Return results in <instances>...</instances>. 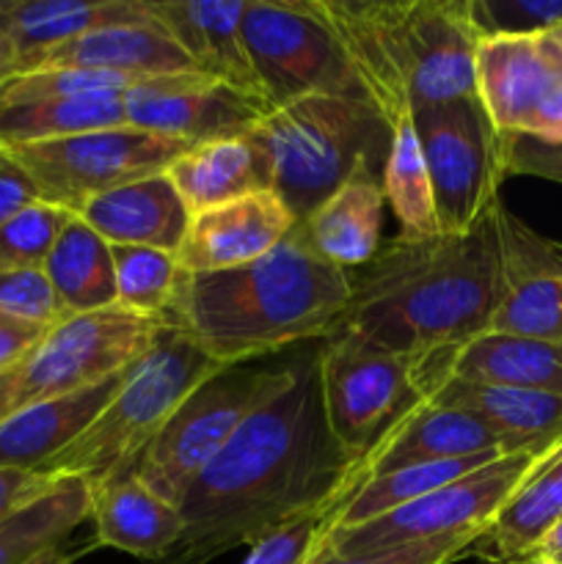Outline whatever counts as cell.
<instances>
[{
  "mask_svg": "<svg viewBox=\"0 0 562 564\" xmlns=\"http://www.w3.org/2000/svg\"><path fill=\"white\" fill-rule=\"evenodd\" d=\"M488 452L505 455L499 441L485 424H479L468 413L424 402L356 468L353 485L397 471V468L419 466V463L461 460V457H477Z\"/></svg>",
  "mask_w": 562,
  "mask_h": 564,
  "instance_id": "obj_25",
  "label": "cell"
},
{
  "mask_svg": "<svg viewBox=\"0 0 562 564\" xmlns=\"http://www.w3.org/2000/svg\"><path fill=\"white\" fill-rule=\"evenodd\" d=\"M527 564H556V562H543V560H534V562H527Z\"/></svg>",
  "mask_w": 562,
  "mask_h": 564,
  "instance_id": "obj_51",
  "label": "cell"
},
{
  "mask_svg": "<svg viewBox=\"0 0 562 564\" xmlns=\"http://www.w3.org/2000/svg\"><path fill=\"white\" fill-rule=\"evenodd\" d=\"M270 171V191L298 224L356 176L383 185L391 149L389 119L350 97H303L262 116L251 130Z\"/></svg>",
  "mask_w": 562,
  "mask_h": 564,
  "instance_id": "obj_4",
  "label": "cell"
},
{
  "mask_svg": "<svg viewBox=\"0 0 562 564\" xmlns=\"http://www.w3.org/2000/svg\"><path fill=\"white\" fill-rule=\"evenodd\" d=\"M339 501L317 507V510L298 516L295 521L279 527L275 532L264 534L262 540L251 545L242 564H314L320 551H323L325 538L336 527Z\"/></svg>",
  "mask_w": 562,
  "mask_h": 564,
  "instance_id": "obj_39",
  "label": "cell"
},
{
  "mask_svg": "<svg viewBox=\"0 0 562 564\" xmlns=\"http://www.w3.org/2000/svg\"><path fill=\"white\" fill-rule=\"evenodd\" d=\"M72 213L36 202L0 226V273L42 268Z\"/></svg>",
  "mask_w": 562,
  "mask_h": 564,
  "instance_id": "obj_37",
  "label": "cell"
},
{
  "mask_svg": "<svg viewBox=\"0 0 562 564\" xmlns=\"http://www.w3.org/2000/svg\"><path fill=\"white\" fill-rule=\"evenodd\" d=\"M433 185L441 235H468L499 202L501 132L477 94L411 113Z\"/></svg>",
  "mask_w": 562,
  "mask_h": 564,
  "instance_id": "obj_11",
  "label": "cell"
},
{
  "mask_svg": "<svg viewBox=\"0 0 562 564\" xmlns=\"http://www.w3.org/2000/svg\"><path fill=\"white\" fill-rule=\"evenodd\" d=\"M91 494L97 545H108L154 564L180 543L185 532L180 507L152 494L132 471L97 485Z\"/></svg>",
  "mask_w": 562,
  "mask_h": 564,
  "instance_id": "obj_24",
  "label": "cell"
},
{
  "mask_svg": "<svg viewBox=\"0 0 562 564\" xmlns=\"http://www.w3.org/2000/svg\"><path fill=\"white\" fill-rule=\"evenodd\" d=\"M149 9L202 75L268 105L242 39L246 0H149Z\"/></svg>",
  "mask_w": 562,
  "mask_h": 564,
  "instance_id": "obj_19",
  "label": "cell"
},
{
  "mask_svg": "<svg viewBox=\"0 0 562 564\" xmlns=\"http://www.w3.org/2000/svg\"><path fill=\"white\" fill-rule=\"evenodd\" d=\"M127 121L191 147L251 135L268 108L204 75L160 77L125 97Z\"/></svg>",
  "mask_w": 562,
  "mask_h": 564,
  "instance_id": "obj_15",
  "label": "cell"
},
{
  "mask_svg": "<svg viewBox=\"0 0 562 564\" xmlns=\"http://www.w3.org/2000/svg\"><path fill=\"white\" fill-rule=\"evenodd\" d=\"M545 42H549V47H551V50H554L556 61H560V66H562V25H560V28H556V31L545 33Z\"/></svg>",
  "mask_w": 562,
  "mask_h": 564,
  "instance_id": "obj_49",
  "label": "cell"
},
{
  "mask_svg": "<svg viewBox=\"0 0 562 564\" xmlns=\"http://www.w3.org/2000/svg\"><path fill=\"white\" fill-rule=\"evenodd\" d=\"M110 246H147L180 251L191 209L165 174L147 176L91 198L77 213Z\"/></svg>",
  "mask_w": 562,
  "mask_h": 564,
  "instance_id": "obj_23",
  "label": "cell"
},
{
  "mask_svg": "<svg viewBox=\"0 0 562 564\" xmlns=\"http://www.w3.org/2000/svg\"><path fill=\"white\" fill-rule=\"evenodd\" d=\"M325 422L356 468L417 411L424 394L408 358L336 330L317 350Z\"/></svg>",
  "mask_w": 562,
  "mask_h": 564,
  "instance_id": "obj_8",
  "label": "cell"
},
{
  "mask_svg": "<svg viewBox=\"0 0 562 564\" xmlns=\"http://www.w3.org/2000/svg\"><path fill=\"white\" fill-rule=\"evenodd\" d=\"M121 380L125 372L77 394L36 402L0 419V468L47 471L50 463L91 427Z\"/></svg>",
  "mask_w": 562,
  "mask_h": 564,
  "instance_id": "obj_22",
  "label": "cell"
},
{
  "mask_svg": "<svg viewBox=\"0 0 562 564\" xmlns=\"http://www.w3.org/2000/svg\"><path fill=\"white\" fill-rule=\"evenodd\" d=\"M499 303L494 207L468 235L395 237L350 273L339 330L419 364L485 334Z\"/></svg>",
  "mask_w": 562,
  "mask_h": 564,
  "instance_id": "obj_2",
  "label": "cell"
},
{
  "mask_svg": "<svg viewBox=\"0 0 562 564\" xmlns=\"http://www.w3.org/2000/svg\"><path fill=\"white\" fill-rule=\"evenodd\" d=\"M534 560L562 564V518L549 529V532H545V538L538 543V549H534L532 560L529 562H534Z\"/></svg>",
  "mask_w": 562,
  "mask_h": 564,
  "instance_id": "obj_46",
  "label": "cell"
},
{
  "mask_svg": "<svg viewBox=\"0 0 562 564\" xmlns=\"http://www.w3.org/2000/svg\"><path fill=\"white\" fill-rule=\"evenodd\" d=\"M353 479L356 463L325 422L317 352L295 356L284 383L193 479L180 501L185 532L154 564H209L237 545H253L298 516L339 501Z\"/></svg>",
  "mask_w": 562,
  "mask_h": 564,
  "instance_id": "obj_1",
  "label": "cell"
},
{
  "mask_svg": "<svg viewBox=\"0 0 562 564\" xmlns=\"http://www.w3.org/2000/svg\"><path fill=\"white\" fill-rule=\"evenodd\" d=\"M477 543L479 538L474 534H450V538L422 540V543L400 545V549L367 556H331L320 551L314 564H450L466 556Z\"/></svg>",
  "mask_w": 562,
  "mask_h": 564,
  "instance_id": "obj_41",
  "label": "cell"
},
{
  "mask_svg": "<svg viewBox=\"0 0 562 564\" xmlns=\"http://www.w3.org/2000/svg\"><path fill=\"white\" fill-rule=\"evenodd\" d=\"M20 75V53L6 33H0V88Z\"/></svg>",
  "mask_w": 562,
  "mask_h": 564,
  "instance_id": "obj_47",
  "label": "cell"
},
{
  "mask_svg": "<svg viewBox=\"0 0 562 564\" xmlns=\"http://www.w3.org/2000/svg\"><path fill=\"white\" fill-rule=\"evenodd\" d=\"M80 554H86V551H69L66 545H55V549L44 551V554H39L36 560L25 564H75V560Z\"/></svg>",
  "mask_w": 562,
  "mask_h": 564,
  "instance_id": "obj_48",
  "label": "cell"
},
{
  "mask_svg": "<svg viewBox=\"0 0 562 564\" xmlns=\"http://www.w3.org/2000/svg\"><path fill=\"white\" fill-rule=\"evenodd\" d=\"M295 215L273 191L191 215L176 251L182 273H218L257 262L295 229Z\"/></svg>",
  "mask_w": 562,
  "mask_h": 564,
  "instance_id": "obj_18",
  "label": "cell"
},
{
  "mask_svg": "<svg viewBox=\"0 0 562 564\" xmlns=\"http://www.w3.org/2000/svg\"><path fill=\"white\" fill-rule=\"evenodd\" d=\"M350 303V273L314 251L301 224L257 262L182 273L165 323L220 367L253 364L301 341L331 339Z\"/></svg>",
  "mask_w": 562,
  "mask_h": 564,
  "instance_id": "obj_3",
  "label": "cell"
},
{
  "mask_svg": "<svg viewBox=\"0 0 562 564\" xmlns=\"http://www.w3.org/2000/svg\"><path fill=\"white\" fill-rule=\"evenodd\" d=\"M191 215L270 191V171L251 138L191 147L165 171Z\"/></svg>",
  "mask_w": 562,
  "mask_h": 564,
  "instance_id": "obj_28",
  "label": "cell"
},
{
  "mask_svg": "<svg viewBox=\"0 0 562 564\" xmlns=\"http://www.w3.org/2000/svg\"><path fill=\"white\" fill-rule=\"evenodd\" d=\"M11 0H0V33H6V20H9Z\"/></svg>",
  "mask_w": 562,
  "mask_h": 564,
  "instance_id": "obj_50",
  "label": "cell"
},
{
  "mask_svg": "<svg viewBox=\"0 0 562 564\" xmlns=\"http://www.w3.org/2000/svg\"><path fill=\"white\" fill-rule=\"evenodd\" d=\"M152 20L149 0H11L6 36L25 61L44 50L88 36L116 25H138Z\"/></svg>",
  "mask_w": 562,
  "mask_h": 564,
  "instance_id": "obj_26",
  "label": "cell"
},
{
  "mask_svg": "<svg viewBox=\"0 0 562 564\" xmlns=\"http://www.w3.org/2000/svg\"><path fill=\"white\" fill-rule=\"evenodd\" d=\"M389 158L383 169V198L391 204L402 240H428L441 235L439 215H435L433 185H430L428 165L419 147L417 127L411 116L391 127Z\"/></svg>",
  "mask_w": 562,
  "mask_h": 564,
  "instance_id": "obj_35",
  "label": "cell"
},
{
  "mask_svg": "<svg viewBox=\"0 0 562 564\" xmlns=\"http://www.w3.org/2000/svg\"><path fill=\"white\" fill-rule=\"evenodd\" d=\"M292 364L295 356L275 364H237L209 375L171 413L132 474L160 499L180 507L193 479L229 444L248 413L284 383Z\"/></svg>",
  "mask_w": 562,
  "mask_h": 564,
  "instance_id": "obj_6",
  "label": "cell"
},
{
  "mask_svg": "<svg viewBox=\"0 0 562 564\" xmlns=\"http://www.w3.org/2000/svg\"><path fill=\"white\" fill-rule=\"evenodd\" d=\"M317 3L339 36L369 102L389 119L391 127L411 116L406 83L391 55L378 0H317Z\"/></svg>",
  "mask_w": 562,
  "mask_h": 564,
  "instance_id": "obj_27",
  "label": "cell"
},
{
  "mask_svg": "<svg viewBox=\"0 0 562 564\" xmlns=\"http://www.w3.org/2000/svg\"><path fill=\"white\" fill-rule=\"evenodd\" d=\"M499 303L488 330L562 341V246L494 204Z\"/></svg>",
  "mask_w": 562,
  "mask_h": 564,
  "instance_id": "obj_14",
  "label": "cell"
},
{
  "mask_svg": "<svg viewBox=\"0 0 562 564\" xmlns=\"http://www.w3.org/2000/svg\"><path fill=\"white\" fill-rule=\"evenodd\" d=\"M36 187L25 176V171L11 160L6 149H0V226L9 224L14 215L36 204Z\"/></svg>",
  "mask_w": 562,
  "mask_h": 564,
  "instance_id": "obj_44",
  "label": "cell"
},
{
  "mask_svg": "<svg viewBox=\"0 0 562 564\" xmlns=\"http://www.w3.org/2000/svg\"><path fill=\"white\" fill-rule=\"evenodd\" d=\"M413 369L417 380L450 375L468 383L562 394V341L485 330L452 350L413 364Z\"/></svg>",
  "mask_w": 562,
  "mask_h": 564,
  "instance_id": "obj_20",
  "label": "cell"
},
{
  "mask_svg": "<svg viewBox=\"0 0 562 564\" xmlns=\"http://www.w3.org/2000/svg\"><path fill=\"white\" fill-rule=\"evenodd\" d=\"M61 477L42 471H22V468H0V521L11 512L22 510L33 499L53 488Z\"/></svg>",
  "mask_w": 562,
  "mask_h": 564,
  "instance_id": "obj_43",
  "label": "cell"
},
{
  "mask_svg": "<svg viewBox=\"0 0 562 564\" xmlns=\"http://www.w3.org/2000/svg\"><path fill=\"white\" fill-rule=\"evenodd\" d=\"M187 149L191 143L127 124L11 147L6 152L36 187L39 202L77 215L102 193L165 174Z\"/></svg>",
  "mask_w": 562,
  "mask_h": 564,
  "instance_id": "obj_10",
  "label": "cell"
},
{
  "mask_svg": "<svg viewBox=\"0 0 562 564\" xmlns=\"http://www.w3.org/2000/svg\"><path fill=\"white\" fill-rule=\"evenodd\" d=\"M127 124L130 121H127L125 97H114V94L0 99V149Z\"/></svg>",
  "mask_w": 562,
  "mask_h": 564,
  "instance_id": "obj_32",
  "label": "cell"
},
{
  "mask_svg": "<svg viewBox=\"0 0 562 564\" xmlns=\"http://www.w3.org/2000/svg\"><path fill=\"white\" fill-rule=\"evenodd\" d=\"M501 158L507 176H538L562 185V138L501 135Z\"/></svg>",
  "mask_w": 562,
  "mask_h": 564,
  "instance_id": "obj_42",
  "label": "cell"
},
{
  "mask_svg": "<svg viewBox=\"0 0 562 564\" xmlns=\"http://www.w3.org/2000/svg\"><path fill=\"white\" fill-rule=\"evenodd\" d=\"M242 39L270 108L303 97H350L369 102L317 0H246Z\"/></svg>",
  "mask_w": 562,
  "mask_h": 564,
  "instance_id": "obj_9",
  "label": "cell"
},
{
  "mask_svg": "<svg viewBox=\"0 0 562 564\" xmlns=\"http://www.w3.org/2000/svg\"><path fill=\"white\" fill-rule=\"evenodd\" d=\"M383 185L356 176L336 187L301 226L320 257L350 273L367 268L383 248Z\"/></svg>",
  "mask_w": 562,
  "mask_h": 564,
  "instance_id": "obj_29",
  "label": "cell"
},
{
  "mask_svg": "<svg viewBox=\"0 0 562 564\" xmlns=\"http://www.w3.org/2000/svg\"><path fill=\"white\" fill-rule=\"evenodd\" d=\"M474 86L501 135H532L549 99L562 88V66L545 36L483 39Z\"/></svg>",
  "mask_w": 562,
  "mask_h": 564,
  "instance_id": "obj_16",
  "label": "cell"
},
{
  "mask_svg": "<svg viewBox=\"0 0 562 564\" xmlns=\"http://www.w3.org/2000/svg\"><path fill=\"white\" fill-rule=\"evenodd\" d=\"M91 485L61 477L39 499L0 521V564H25L64 540L91 518Z\"/></svg>",
  "mask_w": 562,
  "mask_h": 564,
  "instance_id": "obj_33",
  "label": "cell"
},
{
  "mask_svg": "<svg viewBox=\"0 0 562 564\" xmlns=\"http://www.w3.org/2000/svg\"><path fill=\"white\" fill-rule=\"evenodd\" d=\"M55 297L72 314L102 312L116 306V275L110 242L83 218L72 215L42 264Z\"/></svg>",
  "mask_w": 562,
  "mask_h": 564,
  "instance_id": "obj_31",
  "label": "cell"
},
{
  "mask_svg": "<svg viewBox=\"0 0 562 564\" xmlns=\"http://www.w3.org/2000/svg\"><path fill=\"white\" fill-rule=\"evenodd\" d=\"M496 457H501L499 452H488V455L477 457H461V460L419 463V466L397 468V471L356 482L347 490L345 499L339 501L334 529H350L358 527V523L375 521V518L380 516H389V512L400 510V507L411 505V501L422 499V496L433 494V490L444 488V485L455 482V479L488 466Z\"/></svg>",
  "mask_w": 562,
  "mask_h": 564,
  "instance_id": "obj_34",
  "label": "cell"
},
{
  "mask_svg": "<svg viewBox=\"0 0 562 564\" xmlns=\"http://www.w3.org/2000/svg\"><path fill=\"white\" fill-rule=\"evenodd\" d=\"M47 330L50 328H44V325L0 314V375L14 369L42 341Z\"/></svg>",
  "mask_w": 562,
  "mask_h": 564,
  "instance_id": "obj_45",
  "label": "cell"
},
{
  "mask_svg": "<svg viewBox=\"0 0 562 564\" xmlns=\"http://www.w3.org/2000/svg\"><path fill=\"white\" fill-rule=\"evenodd\" d=\"M538 455H501L488 466L350 529H331L323 551L331 556H367L400 545L422 543L450 534H474L483 540L501 507L510 501Z\"/></svg>",
  "mask_w": 562,
  "mask_h": 564,
  "instance_id": "obj_12",
  "label": "cell"
},
{
  "mask_svg": "<svg viewBox=\"0 0 562 564\" xmlns=\"http://www.w3.org/2000/svg\"><path fill=\"white\" fill-rule=\"evenodd\" d=\"M391 55L417 108L472 97L479 36L468 0H378Z\"/></svg>",
  "mask_w": 562,
  "mask_h": 564,
  "instance_id": "obj_13",
  "label": "cell"
},
{
  "mask_svg": "<svg viewBox=\"0 0 562 564\" xmlns=\"http://www.w3.org/2000/svg\"><path fill=\"white\" fill-rule=\"evenodd\" d=\"M110 253H114L116 306L165 323L182 279L174 253L147 246H110Z\"/></svg>",
  "mask_w": 562,
  "mask_h": 564,
  "instance_id": "obj_36",
  "label": "cell"
},
{
  "mask_svg": "<svg viewBox=\"0 0 562 564\" xmlns=\"http://www.w3.org/2000/svg\"><path fill=\"white\" fill-rule=\"evenodd\" d=\"M163 325L119 306L61 319L14 369L0 375V419L127 372L152 350Z\"/></svg>",
  "mask_w": 562,
  "mask_h": 564,
  "instance_id": "obj_7",
  "label": "cell"
},
{
  "mask_svg": "<svg viewBox=\"0 0 562 564\" xmlns=\"http://www.w3.org/2000/svg\"><path fill=\"white\" fill-rule=\"evenodd\" d=\"M562 518V444L538 457L516 494L488 527L483 554L505 564H527L551 527ZM477 543V545H479Z\"/></svg>",
  "mask_w": 562,
  "mask_h": 564,
  "instance_id": "obj_30",
  "label": "cell"
},
{
  "mask_svg": "<svg viewBox=\"0 0 562 564\" xmlns=\"http://www.w3.org/2000/svg\"><path fill=\"white\" fill-rule=\"evenodd\" d=\"M468 20L483 39H538L562 25V0H468Z\"/></svg>",
  "mask_w": 562,
  "mask_h": 564,
  "instance_id": "obj_38",
  "label": "cell"
},
{
  "mask_svg": "<svg viewBox=\"0 0 562 564\" xmlns=\"http://www.w3.org/2000/svg\"><path fill=\"white\" fill-rule=\"evenodd\" d=\"M42 69H102L149 77L202 75L154 17L149 22L105 28L61 47L44 50L22 64L20 75Z\"/></svg>",
  "mask_w": 562,
  "mask_h": 564,
  "instance_id": "obj_21",
  "label": "cell"
},
{
  "mask_svg": "<svg viewBox=\"0 0 562 564\" xmlns=\"http://www.w3.org/2000/svg\"><path fill=\"white\" fill-rule=\"evenodd\" d=\"M218 369L224 367L185 330L165 323L152 350L127 369L119 391L91 427L61 452L44 474L80 477L91 488L130 474L180 402Z\"/></svg>",
  "mask_w": 562,
  "mask_h": 564,
  "instance_id": "obj_5",
  "label": "cell"
},
{
  "mask_svg": "<svg viewBox=\"0 0 562 564\" xmlns=\"http://www.w3.org/2000/svg\"><path fill=\"white\" fill-rule=\"evenodd\" d=\"M0 314L28 319L44 328H53L61 319H66L64 306L55 297V290L42 268L0 273Z\"/></svg>",
  "mask_w": 562,
  "mask_h": 564,
  "instance_id": "obj_40",
  "label": "cell"
},
{
  "mask_svg": "<svg viewBox=\"0 0 562 564\" xmlns=\"http://www.w3.org/2000/svg\"><path fill=\"white\" fill-rule=\"evenodd\" d=\"M424 402L468 413L494 433L505 455L543 457L562 444V394L468 383L433 375L417 380Z\"/></svg>",
  "mask_w": 562,
  "mask_h": 564,
  "instance_id": "obj_17",
  "label": "cell"
}]
</instances>
